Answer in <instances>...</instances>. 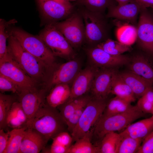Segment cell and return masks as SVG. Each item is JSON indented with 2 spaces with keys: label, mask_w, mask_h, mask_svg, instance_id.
I'll return each mask as SVG.
<instances>
[{
  "label": "cell",
  "mask_w": 153,
  "mask_h": 153,
  "mask_svg": "<svg viewBox=\"0 0 153 153\" xmlns=\"http://www.w3.org/2000/svg\"><path fill=\"white\" fill-rule=\"evenodd\" d=\"M91 98L87 96L80 97L78 104L72 116L66 122L67 130L71 133L76 125L86 105Z\"/></svg>",
  "instance_id": "36"
},
{
  "label": "cell",
  "mask_w": 153,
  "mask_h": 153,
  "mask_svg": "<svg viewBox=\"0 0 153 153\" xmlns=\"http://www.w3.org/2000/svg\"><path fill=\"white\" fill-rule=\"evenodd\" d=\"M38 35L55 56L68 59L74 57L73 48L52 24H46Z\"/></svg>",
  "instance_id": "8"
},
{
  "label": "cell",
  "mask_w": 153,
  "mask_h": 153,
  "mask_svg": "<svg viewBox=\"0 0 153 153\" xmlns=\"http://www.w3.org/2000/svg\"><path fill=\"white\" fill-rule=\"evenodd\" d=\"M55 1L62 4L65 5L66 6H72L73 5L68 0H54Z\"/></svg>",
  "instance_id": "44"
},
{
  "label": "cell",
  "mask_w": 153,
  "mask_h": 153,
  "mask_svg": "<svg viewBox=\"0 0 153 153\" xmlns=\"http://www.w3.org/2000/svg\"><path fill=\"white\" fill-rule=\"evenodd\" d=\"M8 41V52L13 60L40 87H45L50 77L46 68L25 50L12 35Z\"/></svg>",
  "instance_id": "1"
},
{
  "label": "cell",
  "mask_w": 153,
  "mask_h": 153,
  "mask_svg": "<svg viewBox=\"0 0 153 153\" xmlns=\"http://www.w3.org/2000/svg\"><path fill=\"white\" fill-rule=\"evenodd\" d=\"M131 103L116 96L107 102L106 107L101 116L106 117L124 112L133 106Z\"/></svg>",
  "instance_id": "27"
},
{
  "label": "cell",
  "mask_w": 153,
  "mask_h": 153,
  "mask_svg": "<svg viewBox=\"0 0 153 153\" xmlns=\"http://www.w3.org/2000/svg\"><path fill=\"white\" fill-rule=\"evenodd\" d=\"M42 18L48 24H52L69 17L73 12L74 5L69 6L54 0H35Z\"/></svg>",
  "instance_id": "10"
},
{
  "label": "cell",
  "mask_w": 153,
  "mask_h": 153,
  "mask_svg": "<svg viewBox=\"0 0 153 153\" xmlns=\"http://www.w3.org/2000/svg\"><path fill=\"white\" fill-rule=\"evenodd\" d=\"M136 105L144 113L151 114L153 109V88L140 97Z\"/></svg>",
  "instance_id": "37"
},
{
  "label": "cell",
  "mask_w": 153,
  "mask_h": 153,
  "mask_svg": "<svg viewBox=\"0 0 153 153\" xmlns=\"http://www.w3.org/2000/svg\"><path fill=\"white\" fill-rule=\"evenodd\" d=\"M27 128L14 129L8 131V143L4 153H20L22 141Z\"/></svg>",
  "instance_id": "32"
},
{
  "label": "cell",
  "mask_w": 153,
  "mask_h": 153,
  "mask_svg": "<svg viewBox=\"0 0 153 153\" xmlns=\"http://www.w3.org/2000/svg\"><path fill=\"white\" fill-rule=\"evenodd\" d=\"M16 97L0 93V129L8 128L7 119L13 103L17 101ZM18 101V100H17Z\"/></svg>",
  "instance_id": "31"
},
{
  "label": "cell",
  "mask_w": 153,
  "mask_h": 153,
  "mask_svg": "<svg viewBox=\"0 0 153 153\" xmlns=\"http://www.w3.org/2000/svg\"><path fill=\"white\" fill-rule=\"evenodd\" d=\"M71 95V88L68 84L55 85L47 94L46 103L50 106L57 108L69 99Z\"/></svg>",
  "instance_id": "21"
},
{
  "label": "cell",
  "mask_w": 153,
  "mask_h": 153,
  "mask_svg": "<svg viewBox=\"0 0 153 153\" xmlns=\"http://www.w3.org/2000/svg\"><path fill=\"white\" fill-rule=\"evenodd\" d=\"M97 69L88 67L80 70L73 81L69 99L82 96L90 89Z\"/></svg>",
  "instance_id": "17"
},
{
  "label": "cell",
  "mask_w": 153,
  "mask_h": 153,
  "mask_svg": "<svg viewBox=\"0 0 153 153\" xmlns=\"http://www.w3.org/2000/svg\"><path fill=\"white\" fill-rule=\"evenodd\" d=\"M153 131V115L133 123L122 131L120 134L143 140Z\"/></svg>",
  "instance_id": "20"
},
{
  "label": "cell",
  "mask_w": 153,
  "mask_h": 153,
  "mask_svg": "<svg viewBox=\"0 0 153 153\" xmlns=\"http://www.w3.org/2000/svg\"><path fill=\"white\" fill-rule=\"evenodd\" d=\"M111 93L130 103L135 100V96L131 89L120 77L118 72L114 77Z\"/></svg>",
  "instance_id": "24"
},
{
  "label": "cell",
  "mask_w": 153,
  "mask_h": 153,
  "mask_svg": "<svg viewBox=\"0 0 153 153\" xmlns=\"http://www.w3.org/2000/svg\"><path fill=\"white\" fill-rule=\"evenodd\" d=\"M145 114L136 105L122 113L106 117L101 116L94 125L93 136L100 143L106 133L122 131L134 121L144 116Z\"/></svg>",
  "instance_id": "4"
},
{
  "label": "cell",
  "mask_w": 153,
  "mask_h": 153,
  "mask_svg": "<svg viewBox=\"0 0 153 153\" xmlns=\"http://www.w3.org/2000/svg\"><path fill=\"white\" fill-rule=\"evenodd\" d=\"M129 63V71L153 83V68L144 57L137 55L130 59Z\"/></svg>",
  "instance_id": "22"
},
{
  "label": "cell",
  "mask_w": 153,
  "mask_h": 153,
  "mask_svg": "<svg viewBox=\"0 0 153 153\" xmlns=\"http://www.w3.org/2000/svg\"><path fill=\"white\" fill-rule=\"evenodd\" d=\"M116 36L118 41L126 45L131 46L137 40V27L131 25H122L117 29Z\"/></svg>",
  "instance_id": "29"
},
{
  "label": "cell",
  "mask_w": 153,
  "mask_h": 153,
  "mask_svg": "<svg viewBox=\"0 0 153 153\" xmlns=\"http://www.w3.org/2000/svg\"><path fill=\"white\" fill-rule=\"evenodd\" d=\"M79 99L80 97L72 99H69L57 107L66 123L74 113L79 101Z\"/></svg>",
  "instance_id": "38"
},
{
  "label": "cell",
  "mask_w": 153,
  "mask_h": 153,
  "mask_svg": "<svg viewBox=\"0 0 153 153\" xmlns=\"http://www.w3.org/2000/svg\"><path fill=\"white\" fill-rule=\"evenodd\" d=\"M120 138V133L115 132L106 133L99 146L100 153H117Z\"/></svg>",
  "instance_id": "30"
},
{
  "label": "cell",
  "mask_w": 153,
  "mask_h": 153,
  "mask_svg": "<svg viewBox=\"0 0 153 153\" xmlns=\"http://www.w3.org/2000/svg\"><path fill=\"white\" fill-rule=\"evenodd\" d=\"M118 5H122L135 1V0H114Z\"/></svg>",
  "instance_id": "43"
},
{
  "label": "cell",
  "mask_w": 153,
  "mask_h": 153,
  "mask_svg": "<svg viewBox=\"0 0 153 153\" xmlns=\"http://www.w3.org/2000/svg\"><path fill=\"white\" fill-rule=\"evenodd\" d=\"M77 6L84 23L86 40L96 46L108 38L109 26L107 18L103 13L91 11Z\"/></svg>",
  "instance_id": "5"
},
{
  "label": "cell",
  "mask_w": 153,
  "mask_h": 153,
  "mask_svg": "<svg viewBox=\"0 0 153 153\" xmlns=\"http://www.w3.org/2000/svg\"><path fill=\"white\" fill-rule=\"evenodd\" d=\"M50 153H68L73 141L71 135L66 131L62 132L52 139Z\"/></svg>",
  "instance_id": "28"
},
{
  "label": "cell",
  "mask_w": 153,
  "mask_h": 153,
  "mask_svg": "<svg viewBox=\"0 0 153 153\" xmlns=\"http://www.w3.org/2000/svg\"><path fill=\"white\" fill-rule=\"evenodd\" d=\"M28 120L20 102H14L9 112L7 119L8 127L12 129L27 128Z\"/></svg>",
  "instance_id": "23"
},
{
  "label": "cell",
  "mask_w": 153,
  "mask_h": 153,
  "mask_svg": "<svg viewBox=\"0 0 153 153\" xmlns=\"http://www.w3.org/2000/svg\"><path fill=\"white\" fill-rule=\"evenodd\" d=\"M52 24L62 34L73 48L80 47L86 40L84 23L78 11L73 12L62 21Z\"/></svg>",
  "instance_id": "7"
},
{
  "label": "cell",
  "mask_w": 153,
  "mask_h": 153,
  "mask_svg": "<svg viewBox=\"0 0 153 153\" xmlns=\"http://www.w3.org/2000/svg\"><path fill=\"white\" fill-rule=\"evenodd\" d=\"M93 131H90L81 138L75 141L70 147L68 153H100L99 146L91 142Z\"/></svg>",
  "instance_id": "25"
},
{
  "label": "cell",
  "mask_w": 153,
  "mask_h": 153,
  "mask_svg": "<svg viewBox=\"0 0 153 153\" xmlns=\"http://www.w3.org/2000/svg\"><path fill=\"white\" fill-rule=\"evenodd\" d=\"M96 46L106 52L114 55L122 54L131 49V46L124 45L118 41H114L109 38Z\"/></svg>",
  "instance_id": "34"
},
{
  "label": "cell",
  "mask_w": 153,
  "mask_h": 153,
  "mask_svg": "<svg viewBox=\"0 0 153 153\" xmlns=\"http://www.w3.org/2000/svg\"><path fill=\"white\" fill-rule=\"evenodd\" d=\"M48 92L44 88L40 87L23 92L18 96V101L27 118V124L38 110L45 103L46 96Z\"/></svg>",
  "instance_id": "12"
},
{
  "label": "cell",
  "mask_w": 153,
  "mask_h": 153,
  "mask_svg": "<svg viewBox=\"0 0 153 153\" xmlns=\"http://www.w3.org/2000/svg\"><path fill=\"white\" fill-rule=\"evenodd\" d=\"M143 8L136 1L122 5H114L107 9L106 16L135 24Z\"/></svg>",
  "instance_id": "16"
},
{
  "label": "cell",
  "mask_w": 153,
  "mask_h": 153,
  "mask_svg": "<svg viewBox=\"0 0 153 153\" xmlns=\"http://www.w3.org/2000/svg\"><path fill=\"white\" fill-rule=\"evenodd\" d=\"M137 153H153V131L143 140Z\"/></svg>",
  "instance_id": "40"
},
{
  "label": "cell",
  "mask_w": 153,
  "mask_h": 153,
  "mask_svg": "<svg viewBox=\"0 0 153 153\" xmlns=\"http://www.w3.org/2000/svg\"><path fill=\"white\" fill-rule=\"evenodd\" d=\"M87 52L93 63L101 68H116L129 63L130 59L123 54H111L96 46L88 49Z\"/></svg>",
  "instance_id": "14"
},
{
  "label": "cell",
  "mask_w": 153,
  "mask_h": 153,
  "mask_svg": "<svg viewBox=\"0 0 153 153\" xmlns=\"http://www.w3.org/2000/svg\"><path fill=\"white\" fill-rule=\"evenodd\" d=\"M118 73L131 89L135 97H140L148 90L153 88L152 83L129 71Z\"/></svg>",
  "instance_id": "19"
},
{
  "label": "cell",
  "mask_w": 153,
  "mask_h": 153,
  "mask_svg": "<svg viewBox=\"0 0 153 153\" xmlns=\"http://www.w3.org/2000/svg\"><path fill=\"white\" fill-rule=\"evenodd\" d=\"M48 141L36 130L27 128L25 130L20 153H38L46 146Z\"/></svg>",
  "instance_id": "18"
},
{
  "label": "cell",
  "mask_w": 153,
  "mask_h": 153,
  "mask_svg": "<svg viewBox=\"0 0 153 153\" xmlns=\"http://www.w3.org/2000/svg\"><path fill=\"white\" fill-rule=\"evenodd\" d=\"M80 68L79 63L74 60L61 64L53 71L45 88L49 92L55 85L68 84L73 81L80 71Z\"/></svg>",
  "instance_id": "15"
},
{
  "label": "cell",
  "mask_w": 153,
  "mask_h": 153,
  "mask_svg": "<svg viewBox=\"0 0 153 153\" xmlns=\"http://www.w3.org/2000/svg\"><path fill=\"white\" fill-rule=\"evenodd\" d=\"M151 114H152V115H153V109L151 113Z\"/></svg>",
  "instance_id": "45"
},
{
  "label": "cell",
  "mask_w": 153,
  "mask_h": 153,
  "mask_svg": "<svg viewBox=\"0 0 153 153\" xmlns=\"http://www.w3.org/2000/svg\"><path fill=\"white\" fill-rule=\"evenodd\" d=\"M0 91L1 93L10 92L19 96L21 93L18 86L6 77L0 74Z\"/></svg>",
  "instance_id": "39"
},
{
  "label": "cell",
  "mask_w": 153,
  "mask_h": 153,
  "mask_svg": "<svg viewBox=\"0 0 153 153\" xmlns=\"http://www.w3.org/2000/svg\"><path fill=\"white\" fill-rule=\"evenodd\" d=\"M69 1H75V0H68Z\"/></svg>",
  "instance_id": "46"
},
{
  "label": "cell",
  "mask_w": 153,
  "mask_h": 153,
  "mask_svg": "<svg viewBox=\"0 0 153 153\" xmlns=\"http://www.w3.org/2000/svg\"><path fill=\"white\" fill-rule=\"evenodd\" d=\"M12 35L26 51L38 59L46 68L50 75L56 69V57L39 35L30 34L14 27Z\"/></svg>",
  "instance_id": "3"
},
{
  "label": "cell",
  "mask_w": 153,
  "mask_h": 153,
  "mask_svg": "<svg viewBox=\"0 0 153 153\" xmlns=\"http://www.w3.org/2000/svg\"><path fill=\"white\" fill-rule=\"evenodd\" d=\"M17 22L15 19L8 21L0 19V60L5 57L8 54L7 41L11 35L12 29Z\"/></svg>",
  "instance_id": "26"
},
{
  "label": "cell",
  "mask_w": 153,
  "mask_h": 153,
  "mask_svg": "<svg viewBox=\"0 0 153 153\" xmlns=\"http://www.w3.org/2000/svg\"><path fill=\"white\" fill-rule=\"evenodd\" d=\"M107 102L106 99H90L81 115L71 135L73 141L81 138L90 131L102 114Z\"/></svg>",
  "instance_id": "6"
},
{
  "label": "cell",
  "mask_w": 153,
  "mask_h": 153,
  "mask_svg": "<svg viewBox=\"0 0 153 153\" xmlns=\"http://www.w3.org/2000/svg\"><path fill=\"white\" fill-rule=\"evenodd\" d=\"M139 14L137 40L143 50L153 54V17L146 8H143Z\"/></svg>",
  "instance_id": "11"
},
{
  "label": "cell",
  "mask_w": 153,
  "mask_h": 153,
  "mask_svg": "<svg viewBox=\"0 0 153 153\" xmlns=\"http://www.w3.org/2000/svg\"><path fill=\"white\" fill-rule=\"evenodd\" d=\"M142 7H151L153 8V0H135Z\"/></svg>",
  "instance_id": "42"
},
{
  "label": "cell",
  "mask_w": 153,
  "mask_h": 153,
  "mask_svg": "<svg viewBox=\"0 0 153 153\" xmlns=\"http://www.w3.org/2000/svg\"><path fill=\"white\" fill-rule=\"evenodd\" d=\"M118 72L116 68H101L97 69L91 90L94 97L106 99L111 93L114 77Z\"/></svg>",
  "instance_id": "13"
},
{
  "label": "cell",
  "mask_w": 153,
  "mask_h": 153,
  "mask_svg": "<svg viewBox=\"0 0 153 153\" xmlns=\"http://www.w3.org/2000/svg\"><path fill=\"white\" fill-rule=\"evenodd\" d=\"M3 129H0V153H4L8 143L9 137L8 131L5 132Z\"/></svg>",
  "instance_id": "41"
},
{
  "label": "cell",
  "mask_w": 153,
  "mask_h": 153,
  "mask_svg": "<svg viewBox=\"0 0 153 153\" xmlns=\"http://www.w3.org/2000/svg\"><path fill=\"white\" fill-rule=\"evenodd\" d=\"M0 74L16 84L21 94L41 87L13 60L8 52L5 58L0 60Z\"/></svg>",
  "instance_id": "9"
},
{
  "label": "cell",
  "mask_w": 153,
  "mask_h": 153,
  "mask_svg": "<svg viewBox=\"0 0 153 153\" xmlns=\"http://www.w3.org/2000/svg\"><path fill=\"white\" fill-rule=\"evenodd\" d=\"M119 133L121 138L117 153H137L143 140Z\"/></svg>",
  "instance_id": "35"
},
{
  "label": "cell",
  "mask_w": 153,
  "mask_h": 153,
  "mask_svg": "<svg viewBox=\"0 0 153 153\" xmlns=\"http://www.w3.org/2000/svg\"><path fill=\"white\" fill-rule=\"evenodd\" d=\"M66 123L56 108L46 103L37 111L27 124L49 141L60 133L66 131Z\"/></svg>",
  "instance_id": "2"
},
{
  "label": "cell",
  "mask_w": 153,
  "mask_h": 153,
  "mask_svg": "<svg viewBox=\"0 0 153 153\" xmlns=\"http://www.w3.org/2000/svg\"><path fill=\"white\" fill-rule=\"evenodd\" d=\"M116 3L114 0H77L75 4L91 11L104 13L110 7L118 4Z\"/></svg>",
  "instance_id": "33"
}]
</instances>
